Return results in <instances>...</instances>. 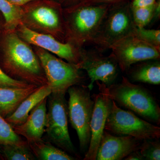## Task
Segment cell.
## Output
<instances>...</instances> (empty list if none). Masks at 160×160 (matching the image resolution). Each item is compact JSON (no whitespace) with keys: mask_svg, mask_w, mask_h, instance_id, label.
<instances>
[{"mask_svg":"<svg viewBox=\"0 0 160 160\" xmlns=\"http://www.w3.org/2000/svg\"><path fill=\"white\" fill-rule=\"evenodd\" d=\"M156 3L145 7H131L132 17L137 27H145L150 24L153 18Z\"/></svg>","mask_w":160,"mask_h":160,"instance_id":"cell-23","label":"cell"},{"mask_svg":"<svg viewBox=\"0 0 160 160\" xmlns=\"http://www.w3.org/2000/svg\"><path fill=\"white\" fill-rule=\"evenodd\" d=\"M92 97L94 104L90 122L91 138L84 160H96L98 149L112 102V100L101 92L93 94Z\"/></svg>","mask_w":160,"mask_h":160,"instance_id":"cell-13","label":"cell"},{"mask_svg":"<svg viewBox=\"0 0 160 160\" xmlns=\"http://www.w3.org/2000/svg\"><path fill=\"white\" fill-rule=\"evenodd\" d=\"M137 28L130 2L111 5L91 44L102 52L119 40L134 34Z\"/></svg>","mask_w":160,"mask_h":160,"instance_id":"cell-5","label":"cell"},{"mask_svg":"<svg viewBox=\"0 0 160 160\" xmlns=\"http://www.w3.org/2000/svg\"><path fill=\"white\" fill-rule=\"evenodd\" d=\"M126 160H144L142 156L140 153L138 149L135 150L128 155L124 158Z\"/></svg>","mask_w":160,"mask_h":160,"instance_id":"cell-29","label":"cell"},{"mask_svg":"<svg viewBox=\"0 0 160 160\" xmlns=\"http://www.w3.org/2000/svg\"><path fill=\"white\" fill-rule=\"evenodd\" d=\"M7 1L14 6L22 7L28 3L36 0H7Z\"/></svg>","mask_w":160,"mask_h":160,"instance_id":"cell-31","label":"cell"},{"mask_svg":"<svg viewBox=\"0 0 160 160\" xmlns=\"http://www.w3.org/2000/svg\"><path fill=\"white\" fill-rule=\"evenodd\" d=\"M105 130L118 135L130 136L142 141L160 137V127L140 118L131 112L121 109L112 100Z\"/></svg>","mask_w":160,"mask_h":160,"instance_id":"cell-8","label":"cell"},{"mask_svg":"<svg viewBox=\"0 0 160 160\" xmlns=\"http://www.w3.org/2000/svg\"><path fill=\"white\" fill-rule=\"evenodd\" d=\"M135 64L128 70L132 82L159 85L160 63L158 60H147Z\"/></svg>","mask_w":160,"mask_h":160,"instance_id":"cell-18","label":"cell"},{"mask_svg":"<svg viewBox=\"0 0 160 160\" xmlns=\"http://www.w3.org/2000/svg\"><path fill=\"white\" fill-rule=\"evenodd\" d=\"M0 12L5 20L4 30L14 31L22 23V7L14 6L7 0H0Z\"/></svg>","mask_w":160,"mask_h":160,"instance_id":"cell-20","label":"cell"},{"mask_svg":"<svg viewBox=\"0 0 160 160\" xmlns=\"http://www.w3.org/2000/svg\"><path fill=\"white\" fill-rule=\"evenodd\" d=\"M157 0H131L130 6L131 8L145 7L153 5Z\"/></svg>","mask_w":160,"mask_h":160,"instance_id":"cell-28","label":"cell"},{"mask_svg":"<svg viewBox=\"0 0 160 160\" xmlns=\"http://www.w3.org/2000/svg\"><path fill=\"white\" fill-rule=\"evenodd\" d=\"M109 49L122 72L128 71L136 63L147 60H159L160 58V48L143 42L134 34L119 40Z\"/></svg>","mask_w":160,"mask_h":160,"instance_id":"cell-10","label":"cell"},{"mask_svg":"<svg viewBox=\"0 0 160 160\" xmlns=\"http://www.w3.org/2000/svg\"><path fill=\"white\" fill-rule=\"evenodd\" d=\"M64 94L52 93L46 114V132L50 139L66 151L74 152L68 126V105Z\"/></svg>","mask_w":160,"mask_h":160,"instance_id":"cell-9","label":"cell"},{"mask_svg":"<svg viewBox=\"0 0 160 160\" xmlns=\"http://www.w3.org/2000/svg\"><path fill=\"white\" fill-rule=\"evenodd\" d=\"M34 156L43 160H72L74 158L64 151L56 148L42 140L28 143Z\"/></svg>","mask_w":160,"mask_h":160,"instance_id":"cell-19","label":"cell"},{"mask_svg":"<svg viewBox=\"0 0 160 160\" xmlns=\"http://www.w3.org/2000/svg\"><path fill=\"white\" fill-rule=\"evenodd\" d=\"M3 154L7 160H32L35 156L31 149L27 146V142L22 144L4 145Z\"/></svg>","mask_w":160,"mask_h":160,"instance_id":"cell-21","label":"cell"},{"mask_svg":"<svg viewBox=\"0 0 160 160\" xmlns=\"http://www.w3.org/2000/svg\"><path fill=\"white\" fill-rule=\"evenodd\" d=\"M4 26H5V20L3 15L0 12V33H1L4 29Z\"/></svg>","mask_w":160,"mask_h":160,"instance_id":"cell-33","label":"cell"},{"mask_svg":"<svg viewBox=\"0 0 160 160\" xmlns=\"http://www.w3.org/2000/svg\"><path fill=\"white\" fill-rule=\"evenodd\" d=\"M38 88L34 85L25 88L0 87V114L3 118L9 116Z\"/></svg>","mask_w":160,"mask_h":160,"instance_id":"cell-17","label":"cell"},{"mask_svg":"<svg viewBox=\"0 0 160 160\" xmlns=\"http://www.w3.org/2000/svg\"><path fill=\"white\" fill-rule=\"evenodd\" d=\"M2 69L10 77L39 86L47 84L40 60L30 45L15 30L3 29L0 36Z\"/></svg>","mask_w":160,"mask_h":160,"instance_id":"cell-1","label":"cell"},{"mask_svg":"<svg viewBox=\"0 0 160 160\" xmlns=\"http://www.w3.org/2000/svg\"><path fill=\"white\" fill-rule=\"evenodd\" d=\"M110 6L78 3L63 9L66 42L79 48L91 44Z\"/></svg>","mask_w":160,"mask_h":160,"instance_id":"cell-2","label":"cell"},{"mask_svg":"<svg viewBox=\"0 0 160 160\" xmlns=\"http://www.w3.org/2000/svg\"><path fill=\"white\" fill-rule=\"evenodd\" d=\"M37 55L52 93L66 94L69 87L79 85L84 79L77 65L66 62L49 52L35 46Z\"/></svg>","mask_w":160,"mask_h":160,"instance_id":"cell-6","label":"cell"},{"mask_svg":"<svg viewBox=\"0 0 160 160\" xmlns=\"http://www.w3.org/2000/svg\"><path fill=\"white\" fill-rule=\"evenodd\" d=\"M134 35L149 45L160 48L159 29H146L145 27H137Z\"/></svg>","mask_w":160,"mask_h":160,"instance_id":"cell-25","label":"cell"},{"mask_svg":"<svg viewBox=\"0 0 160 160\" xmlns=\"http://www.w3.org/2000/svg\"><path fill=\"white\" fill-rule=\"evenodd\" d=\"M69 95L68 114L72 128L77 133L80 149H88L91 138L90 122L94 102L87 86H73L67 90Z\"/></svg>","mask_w":160,"mask_h":160,"instance_id":"cell-7","label":"cell"},{"mask_svg":"<svg viewBox=\"0 0 160 160\" xmlns=\"http://www.w3.org/2000/svg\"><path fill=\"white\" fill-rule=\"evenodd\" d=\"M62 2L64 3L65 5L67 6V7L73 6L78 4L80 2V0H61Z\"/></svg>","mask_w":160,"mask_h":160,"instance_id":"cell-32","label":"cell"},{"mask_svg":"<svg viewBox=\"0 0 160 160\" xmlns=\"http://www.w3.org/2000/svg\"><path fill=\"white\" fill-rule=\"evenodd\" d=\"M141 141L130 136H115L105 130L98 149L96 160H121L139 148Z\"/></svg>","mask_w":160,"mask_h":160,"instance_id":"cell-14","label":"cell"},{"mask_svg":"<svg viewBox=\"0 0 160 160\" xmlns=\"http://www.w3.org/2000/svg\"><path fill=\"white\" fill-rule=\"evenodd\" d=\"M131 0H80L78 3L83 4H106L113 5L117 3L130 2Z\"/></svg>","mask_w":160,"mask_h":160,"instance_id":"cell-27","label":"cell"},{"mask_svg":"<svg viewBox=\"0 0 160 160\" xmlns=\"http://www.w3.org/2000/svg\"><path fill=\"white\" fill-rule=\"evenodd\" d=\"M16 133L12 126L0 114V145L25 143Z\"/></svg>","mask_w":160,"mask_h":160,"instance_id":"cell-22","label":"cell"},{"mask_svg":"<svg viewBox=\"0 0 160 160\" xmlns=\"http://www.w3.org/2000/svg\"><path fill=\"white\" fill-rule=\"evenodd\" d=\"M0 33V36H1ZM32 84L14 79L8 76L0 66V87L6 88H25L31 86Z\"/></svg>","mask_w":160,"mask_h":160,"instance_id":"cell-26","label":"cell"},{"mask_svg":"<svg viewBox=\"0 0 160 160\" xmlns=\"http://www.w3.org/2000/svg\"><path fill=\"white\" fill-rule=\"evenodd\" d=\"M47 98L32 110L24 123L12 127L16 133L26 138L28 143L41 141L46 132Z\"/></svg>","mask_w":160,"mask_h":160,"instance_id":"cell-15","label":"cell"},{"mask_svg":"<svg viewBox=\"0 0 160 160\" xmlns=\"http://www.w3.org/2000/svg\"><path fill=\"white\" fill-rule=\"evenodd\" d=\"M22 39L36 47L55 55L68 62L77 65L79 62L81 50L69 42H62L50 35L39 33L30 30L21 23L15 30Z\"/></svg>","mask_w":160,"mask_h":160,"instance_id":"cell-12","label":"cell"},{"mask_svg":"<svg viewBox=\"0 0 160 160\" xmlns=\"http://www.w3.org/2000/svg\"><path fill=\"white\" fill-rule=\"evenodd\" d=\"M52 93L51 88L48 84L40 86L20 104L12 113L6 118V121L12 127L22 124L35 107L43 99Z\"/></svg>","mask_w":160,"mask_h":160,"instance_id":"cell-16","label":"cell"},{"mask_svg":"<svg viewBox=\"0 0 160 160\" xmlns=\"http://www.w3.org/2000/svg\"><path fill=\"white\" fill-rule=\"evenodd\" d=\"M80 69L86 70L90 82L87 86L89 91L93 88L96 81L109 86L114 83L118 73V66L115 59L110 53L104 56L102 52L95 50H81L79 62L77 64Z\"/></svg>","mask_w":160,"mask_h":160,"instance_id":"cell-11","label":"cell"},{"mask_svg":"<svg viewBox=\"0 0 160 160\" xmlns=\"http://www.w3.org/2000/svg\"><path fill=\"white\" fill-rule=\"evenodd\" d=\"M22 23L39 33L50 35L66 42L63 9L60 4L46 2H31L22 6Z\"/></svg>","mask_w":160,"mask_h":160,"instance_id":"cell-4","label":"cell"},{"mask_svg":"<svg viewBox=\"0 0 160 160\" xmlns=\"http://www.w3.org/2000/svg\"><path fill=\"white\" fill-rule=\"evenodd\" d=\"M95 82L99 92L106 95L116 103L149 122L159 124V106L154 98L142 86L131 83L124 76L121 82L113 83L109 86L99 81Z\"/></svg>","mask_w":160,"mask_h":160,"instance_id":"cell-3","label":"cell"},{"mask_svg":"<svg viewBox=\"0 0 160 160\" xmlns=\"http://www.w3.org/2000/svg\"><path fill=\"white\" fill-rule=\"evenodd\" d=\"M158 139L143 140L138 150L144 159L160 160V143Z\"/></svg>","mask_w":160,"mask_h":160,"instance_id":"cell-24","label":"cell"},{"mask_svg":"<svg viewBox=\"0 0 160 160\" xmlns=\"http://www.w3.org/2000/svg\"><path fill=\"white\" fill-rule=\"evenodd\" d=\"M160 18V0H157L156 3L153 18L151 22L154 23L156 21L159 20Z\"/></svg>","mask_w":160,"mask_h":160,"instance_id":"cell-30","label":"cell"}]
</instances>
